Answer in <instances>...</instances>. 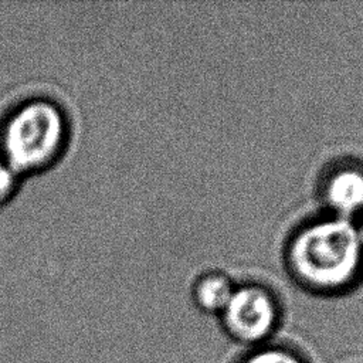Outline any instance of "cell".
<instances>
[{"instance_id":"cell-2","label":"cell","mask_w":363,"mask_h":363,"mask_svg":"<svg viewBox=\"0 0 363 363\" xmlns=\"http://www.w3.org/2000/svg\"><path fill=\"white\" fill-rule=\"evenodd\" d=\"M362 259V233L337 216L306 224L288 247L292 274L316 289L346 285L354 278Z\"/></svg>"},{"instance_id":"cell-4","label":"cell","mask_w":363,"mask_h":363,"mask_svg":"<svg viewBox=\"0 0 363 363\" xmlns=\"http://www.w3.org/2000/svg\"><path fill=\"white\" fill-rule=\"evenodd\" d=\"M323 194L339 217L363 211V169L359 164L337 167L328 176Z\"/></svg>"},{"instance_id":"cell-3","label":"cell","mask_w":363,"mask_h":363,"mask_svg":"<svg viewBox=\"0 0 363 363\" xmlns=\"http://www.w3.org/2000/svg\"><path fill=\"white\" fill-rule=\"evenodd\" d=\"M278 303L274 294L258 284L235 286L221 312L227 332L237 340L255 343L265 339L277 325Z\"/></svg>"},{"instance_id":"cell-8","label":"cell","mask_w":363,"mask_h":363,"mask_svg":"<svg viewBox=\"0 0 363 363\" xmlns=\"http://www.w3.org/2000/svg\"><path fill=\"white\" fill-rule=\"evenodd\" d=\"M362 234H363V228H362Z\"/></svg>"},{"instance_id":"cell-7","label":"cell","mask_w":363,"mask_h":363,"mask_svg":"<svg viewBox=\"0 0 363 363\" xmlns=\"http://www.w3.org/2000/svg\"><path fill=\"white\" fill-rule=\"evenodd\" d=\"M244 363H302L296 356L281 349H265L251 354Z\"/></svg>"},{"instance_id":"cell-5","label":"cell","mask_w":363,"mask_h":363,"mask_svg":"<svg viewBox=\"0 0 363 363\" xmlns=\"http://www.w3.org/2000/svg\"><path fill=\"white\" fill-rule=\"evenodd\" d=\"M235 285L221 271L200 274L191 286L194 303L204 312L221 313L234 294Z\"/></svg>"},{"instance_id":"cell-1","label":"cell","mask_w":363,"mask_h":363,"mask_svg":"<svg viewBox=\"0 0 363 363\" xmlns=\"http://www.w3.org/2000/svg\"><path fill=\"white\" fill-rule=\"evenodd\" d=\"M69 139V116L50 96H28L0 119V155L23 177L52 167L64 156Z\"/></svg>"},{"instance_id":"cell-6","label":"cell","mask_w":363,"mask_h":363,"mask_svg":"<svg viewBox=\"0 0 363 363\" xmlns=\"http://www.w3.org/2000/svg\"><path fill=\"white\" fill-rule=\"evenodd\" d=\"M21 179L23 176L0 155V207L17 194Z\"/></svg>"}]
</instances>
